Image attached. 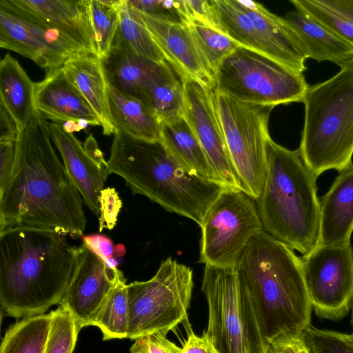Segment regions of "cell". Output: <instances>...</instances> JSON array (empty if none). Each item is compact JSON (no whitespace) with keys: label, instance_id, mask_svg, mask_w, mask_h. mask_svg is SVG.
Returning a JSON list of instances; mask_svg holds the SVG:
<instances>
[{"label":"cell","instance_id":"cell-1","mask_svg":"<svg viewBox=\"0 0 353 353\" xmlns=\"http://www.w3.org/2000/svg\"><path fill=\"white\" fill-rule=\"evenodd\" d=\"M52 142L37 112L16 141L12 176L0 195V231L26 227L83 236V201Z\"/></svg>","mask_w":353,"mask_h":353},{"label":"cell","instance_id":"cell-2","mask_svg":"<svg viewBox=\"0 0 353 353\" xmlns=\"http://www.w3.org/2000/svg\"><path fill=\"white\" fill-rule=\"evenodd\" d=\"M78 247L53 230L0 231V304L5 316L45 314L62 300L75 272Z\"/></svg>","mask_w":353,"mask_h":353},{"label":"cell","instance_id":"cell-3","mask_svg":"<svg viewBox=\"0 0 353 353\" xmlns=\"http://www.w3.org/2000/svg\"><path fill=\"white\" fill-rule=\"evenodd\" d=\"M235 267L267 345L281 334L303 332L311 325L303 260L290 246L263 231L250 240Z\"/></svg>","mask_w":353,"mask_h":353},{"label":"cell","instance_id":"cell-4","mask_svg":"<svg viewBox=\"0 0 353 353\" xmlns=\"http://www.w3.org/2000/svg\"><path fill=\"white\" fill-rule=\"evenodd\" d=\"M108 174L122 177L139 194L165 210L194 221L199 226L212 203L225 188L185 170L161 141L114 134Z\"/></svg>","mask_w":353,"mask_h":353},{"label":"cell","instance_id":"cell-5","mask_svg":"<svg viewBox=\"0 0 353 353\" xmlns=\"http://www.w3.org/2000/svg\"><path fill=\"white\" fill-rule=\"evenodd\" d=\"M266 176L256 201L263 230L275 239L309 255L319 243L320 199L316 177L299 150L266 143Z\"/></svg>","mask_w":353,"mask_h":353},{"label":"cell","instance_id":"cell-6","mask_svg":"<svg viewBox=\"0 0 353 353\" xmlns=\"http://www.w3.org/2000/svg\"><path fill=\"white\" fill-rule=\"evenodd\" d=\"M303 103L299 150L305 165L317 178L352 163L353 61L327 81L309 86Z\"/></svg>","mask_w":353,"mask_h":353},{"label":"cell","instance_id":"cell-7","mask_svg":"<svg viewBox=\"0 0 353 353\" xmlns=\"http://www.w3.org/2000/svg\"><path fill=\"white\" fill-rule=\"evenodd\" d=\"M201 290L208 305L203 333L218 353H267L254 307L235 265H205Z\"/></svg>","mask_w":353,"mask_h":353},{"label":"cell","instance_id":"cell-8","mask_svg":"<svg viewBox=\"0 0 353 353\" xmlns=\"http://www.w3.org/2000/svg\"><path fill=\"white\" fill-rule=\"evenodd\" d=\"M214 77V92L240 102L272 108L303 102L309 88L303 73L240 46L221 63Z\"/></svg>","mask_w":353,"mask_h":353},{"label":"cell","instance_id":"cell-9","mask_svg":"<svg viewBox=\"0 0 353 353\" xmlns=\"http://www.w3.org/2000/svg\"><path fill=\"white\" fill-rule=\"evenodd\" d=\"M193 287L192 270L172 257L161 262L150 279L128 284V338L167 334L187 321Z\"/></svg>","mask_w":353,"mask_h":353},{"label":"cell","instance_id":"cell-10","mask_svg":"<svg viewBox=\"0 0 353 353\" xmlns=\"http://www.w3.org/2000/svg\"><path fill=\"white\" fill-rule=\"evenodd\" d=\"M215 99L226 145L245 192L255 201L266 176L268 120L273 108L245 103L216 92Z\"/></svg>","mask_w":353,"mask_h":353},{"label":"cell","instance_id":"cell-11","mask_svg":"<svg viewBox=\"0 0 353 353\" xmlns=\"http://www.w3.org/2000/svg\"><path fill=\"white\" fill-rule=\"evenodd\" d=\"M245 192L224 188L207 210L200 225L199 262L234 266L250 240L264 231L256 203Z\"/></svg>","mask_w":353,"mask_h":353},{"label":"cell","instance_id":"cell-12","mask_svg":"<svg viewBox=\"0 0 353 353\" xmlns=\"http://www.w3.org/2000/svg\"><path fill=\"white\" fill-rule=\"evenodd\" d=\"M312 310L321 319L339 321L353 307V248L319 245L301 257Z\"/></svg>","mask_w":353,"mask_h":353},{"label":"cell","instance_id":"cell-13","mask_svg":"<svg viewBox=\"0 0 353 353\" xmlns=\"http://www.w3.org/2000/svg\"><path fill=\"white\" fill-rule=\"evenodd\" d=\"M181 79L184 92L183 118L199 141L217 183L245 192L226 145L214 90L191 78Z\"/></svg>","mask_w":353,"mask_h":353},{"label":"cell","instance_id":"cell-14","mask_svg":"<svg viewBox=\"0 0 353 353\" xmlns=\"http://www.w3.org/2000/svg\"><path fill=\"white\" fill-rule=\"evenodd\" d=\"M0 46L26 57L46 71L60 68L70 56L85 52L59 32L0 0Z\"/></svg>","mask_w":353,"mask_h":353},{"label":"cell","instance_id":"cell-15","mask_svg":"<svg viewBox=\"0 0 353 353\" xmlns=\"http://www.w3.org/2000/svg\"><path fill=\"white\" fill-rule=\"evenodd\" d=\"M123 272L111 271L83 244L78 247L75 272L59 305L67 309L79 327L93 326L109 292Z\"/></svg>","mask_w":353,"mask_h":353},{"label":"cell","instance_id":"cell-16","mask_svg":"<svg viewBox=\"0 0 353 353\" xmlns=\"http://www.w3.org/2000/svg\"><path fill=\"white\" fill-rule=\"evenodd\" d=\"M130 8L148 30L165 60L180 78H191L205 88L215 90L214 74L187 24L171 22Z\"/></svg>","mask_w":353,"mask_h":353},{"label":"cell","instance_id":"cell-17","mask_svg":"<svg viewBox=\"0 0 353 353\" xmlns=\"http://www.w3.org/2000/svg\"><path fill=\"white\" fill-rule=\"evenodd\" d=\"M9 1L28 17L59 32L85 52L98 56L90 21L89 0Z\"/></svg>","mask_w":353,"mask_h":353},{"label":"cell","instance_id":"cell-18","mask_svg":"<svg viewBox=\"0 0 353 353\" xmlns=\"http://www.w3.org/2000/svg\"><path fill=\"white\" fill-rule=\"evenodd\" d=\"M52 143L59 150L63 165L91 212L100 214L99 197L108 177V162L94 160L73 133L65 131L61 124L48 123Z\"/></svg>","mask_w":353,"mask_h":353},{"label":"cell","instance_id":"cell-19","mask_svg":"<svg viewBox=\"0 0 353 353\" xmlns=\"http://www.w3.org/2000/svg\"><path fill=\"white\" fill-rule=\"evenodd\" d=\"M34 105L43 119L54 123L85 120L90 125L101 126L97 114L68 79L61 67L47 71L45 78L35 83Z\"/></svg>","mask_w":353,"mask_h":353},{"label":"cell","instance_id":"cell-20","mask_svg":"<svg viewBox=\"0 0 353 353\" xmlns=\"http://www.w3.org/2000/svg\"><path fill=\"white\" fill-rule=\"evenodd\" d=\"M353 233V163L339 172L320 199L319 245L350 243Z\"/></svg>","mask_w":353,"mask_h":353},{"label":"cell","instance_id":"cell-21","mask_svg":"<svg viewBox=\"0 0 353 353\" xmlns=\"http://www.w3.org/2000/svg\"><path fill=\"white\" fill-rule=\"evenodd\" d=\"M224 33L243 46L264 54L299 73L303 69L254 23L234 0H210Z\"/></svg>","mask_w":353,"mask_h":353},{"label":"cell","instance_id":"cell-22","mask_svg":"<svg viewBox=\"0 0 353 353\" xmlns=\"http://www.w3.org/2000/svg\"><path fill=\"white\" fill-rule=\"evenodd\" d=\"M61 68L99 118L103 134H114L108 105V81L101 59L94 54L79 52L68 57Z\"/></svg>","mask_w":353,"mask_h":353},{"label":"cell","instance_id":"cell-23","mask_svg":"<svg viewBox=\"0 0 353 353\" xmlns=\"http://www.w3.org/2000/svg\"><path fill=\"white\" fill-rule=\"evenodd\" d=\"M101 61L108 85L141 100L164 62L156 63L137 55L116 37Z\"/></svg>","mask_w":353,"mask_h":353},{"label":"cell","instance_id":"cell-24","mask_svg":"<svg viewBox=\"0 0 353 353\" xmlns=\"http://www.w3.org/2000/svg\"><path fill=\"white\" fill-rule=\"evenodd\" d=\"M303 43L308 58L328 61L341 68L353 61V46L305 12H289L284 18Z\"/></svg>","mask_w":353,"mask_h":353},{"label":"cell","instance_id":"cell-25","mask_svg":"<svg viewBox=\"0 0 353 353\" xmlns=\"http://www.w3.org/2000/svg\"><path fill=\"white\" fill-rule=\"evenodd\" d=\"M108 99L114 130L131 137L160 141L162 123L142 100L124 94L108 83Z\"/></svg>","mask_w":353,"mask_h":353},{"label":"cell","instance_id":"cell-26","mask_svg":"<svg viewBox=\"0 0 353 353\" xmlns=\"http://www.w3.org/2000/svg\"><path fill=\"white\" fill-rule=\"evenodd\" d=\"M34 85L17 59L7 53L0 62V104L9 112L21 132L37 113Z\"/></svg>","mask_w":353,"mask_h":353},{"label":"cell","instance_id":"cell-27","mask_svg":"<svg viewBox=\"0 0 353 353\" xmlns=\"http://www.w3.org/2000/svg\"><path fill=\"white\" fill-rule=\"evenodd\" d=\"M160 141L185 170L218 183L199 141L183 117L162 123Z\"/></svg>","mask_w":353,"mask_h":353},{"label":"cell","instance_id":"cell-28","mask_svg":"<svg viewBox=\"0 0 353 353\" xmlns=\"http://www.w3.org/2000/svg\"><path fill=\"white\" fill-rule=\"evenodd\" d=\"M173 68L164 61L144 91L142 101L156 114L161 123L183 117V86Z\"/></svg>","mask_w":353,"mask_h":353},{"label":"cell","instance_id":"cell-29","mask_svg":"<svg viewBox=\"0 0 353 353\" xmlns=\"http://www.w3.org/2000/svg\"><path fill=\"white\" fill-rule=\"evenodd\" d=\"M50 314L21 319L11 325L2 339L0 353H44Z\"/></svg>","mask_w":353,"mask_h":353},{"label":"cell","instance_id":"cell-30","mask_svg":"<svg viewBox=\"0 0 353 353\" xmlns=\"http://www.w3.org/2000/svg\"><path fill=\"white\" fill-rule=\"evenodd\" d=\"M126 279L122 273L104 300L94 322L103 340L128 338L129 306Z\"/></svg>","mask_w":353,"mask_h":353},{"label":"cell","instance_id":"cell-31","mask_svg":"<svg viewBox=\"0 0 353 353\" xmlns=\"http://www.w3.org/2000/svg\"><path fill=\"white\" fill-rule=\"evenodd\" d=\"M290 3L353 46V0H291Z\"/></svg>","mask_w":353,"mask_h":353},{"label":"cell","instance_id":"cell-32","mask_svg":"<svg viewBox=\"0 0 353 353\" xmlns=\"http://www.w3.org/2000/svg\"><path fill=\"white\" fill-rule=\"evenodd\" d=\"M115 37L141 57L159 63L166 61L152 36L126 0H122Z\"/></svg>","mask_w":353,"mask_h":353},{"label":"cell","instance_id":"cell-33","mask_svg":"<svg viewBox=\"0 0 353 353\" xmlns=\"http://www.w3.org/2000/svg\"><path fill=\"white\" fill-rule=\"evenodd\" d=\"M122 0H89L90 21L101 59L110 52L119 26Z\"/></svg>","mask_w":353,"mask_h":353},{"label":"cell","instance_id":"cell-34","mask_svg":"<svg viewBox=\"0 0 353 353\" xmlns=\"http://www.w3.org/2000/svg\"><path fill=\"white\" fill-rule=\"evenodd\" d=\"M188 26L214 74L221 63L239 46L225 34L196 22Z\"/></svg>","mask_w":353,"mask_h":353},{"label":"cell","instance_id":"cell-35","mask_svg":"<svg viewBox=\"0 0 353 353\" xmlns=\"http://www.w3.org/2000/svg\"><path fill=\"white\" fill-rule=\"evenodd\" d=\"M50 314V329L44 353H72L81 330L74 318L61 305Z\"/></svg>","mask_w":353,"mask_h":353},{"label":"cell","instance_id":"cell-36","mask_svg":"<svg viewBox=\"0 0 353 353\" xmlns=\"http://www.w3.org/2000/svg\"><path fill=\"white\" fill-rule=\"evenodd\" d=\"M303 334L313 353H353V336L351 334L319 329L312 325Z\"/></svg>","mask_w":353,"mask_h":353},{"label":"cell","instance_id":"cell-37","mask_svg":"<svg viewBox=\"0 0 353 353\" xmlns=\"http://www.w3.org/2000/svg\"><path fill=\"white\" fill-rule=\"evenodd\" d=\"M128 5L143 13L174 23L188 24L184 0H126Z\"/></svg>","mask_w":353,"mask_h":353},{"label":"cell","instance_id":"cell-38","mask_svg":"<svg viewBox=\"0 0 353 353\" xmlns=\"http://www.w3.org/2000/svg\"><path fill=\"white\" fill-rule=\"evenodd\" d=\"M100 205L99 232L104 228L112 230L116 225L122 201L113 188H104L99 197Z\"/></svg>","mask_w":353,"mask_h":353},{"label":"cell","instance_id":"cell-39","mask_svg":"<svg viewBox=\"0 0 353 353\" xmlns=\"http://www.w3.org/2000/svg\"><path fill=\"white\" fill-rule=\"evenodd\" d=\"M165 334L157 332L134 340L130 353H183V348L170 341Z\"/></svg>","mask_w":353,"mask_h":353},{"label":"cell","instance_id":"cell-40","mask_svg":"<svg viewBox=\"0 0 353 353\" xmlns=\"http://www.w3.org/2000/svg\"><path fill=\"white\" fill-rule=\"evenodd\" d=\"M81 238L83 244L102 260L108 269L113 272L118 270L115 246L110 238L100 234L83 235Z\"/></svg>","mask_w":353,"mask_h":353},{"label":"cell","instance_id":"cell-41","mask_svg":"<svg viewBox=\"0 0 353 353\" xmlns=\"http://www.w3.org/2000/svg\"><path fill=\"white\" fill-rule=\"evenodd\" d=\"M184 1L190 23L196 22L225 34L210 1L184 0Z\"/></svg>","mask_w":353,"mask_h":353},{"label":"cell","instance_id":"cell-42","mask_svg":"<svg viewBox=\"0 0 353 353\" xmlns=\"http://www.w3.org/2000/svg\"><path fill=\"white\" fill-rule=\"evenodd\" d=\"M267 353H313L303 332L285 333L268 344Z\"/></svg>","mask_w":353,"mask_h":353},{"label":"cell","instance_id":"cell-43","mask_svg":"<svg viewBox=\"0 0 353 353\" xmlns=\"http://www.w3.org/2000/svg\"><path fill=\"white\" fill-rule=\"evenodd\" d=\"M16 141H0V195L5 191L13 171Z\"/></svg>","mask_w":353,"mask_h":353},{"label":"cell","instance_id":"cell-44","mask_svg":"<svg viewBox=\"0 0 353 353\" xmlns=\"http://www.w3.org/2000/svg\"><path fill=\"white\" fill-rule=\"evenodd\" d=\"M185 325L188 338L182 347L183 353H218L204 333L202 336L195 334L188 321Z\"/></svg>","mask_w":353,"mask_h":353},{"label":"cell","instance_id":"cell-45","mask_svg":"<svg viewBox=\"0 0 353 353\" xmlns=\"http://www.w3.org/2000/svg\"><path fill=\"white\" fill-rule=\"evenodd\" d=\"M19 130L9 112L0 104V141H17Z\"/></svg>","mask_w":353,"mask_h":353},{"label":"cell","instance_id":"cell-46","mask_svg":"<svg viewBox=\"0 0 353 353\" xmlns=\"http://www.w3.org/2000/svg\"><path fill=\"white\" fill-rule=\"evenodd\" d=\"M351 326H352V336H353V307L351 310V321H350Z\"/></svg>","mask_w":353,"mask_h":353}]
</instances>
